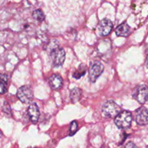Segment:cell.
Returning a JSON list of instances; mask_svg holds the SVG:
<instances>
[{
	"instance_id": "1",
	"label": "cell",
	"mask_w": 148,
	"mask_h": 148,
	"mask_svg": "<svg viewBox=\"0 0 148 148\" xmlns=\"http://www.w3.org/2000/svg\"><path fill=\"white\" fill-rule=\"evenodd\" d=\"M132 121V114L128 111H121L114 119L116 125L119 129H127Z\"/></svg>"
},
{
	"instance_id": "20",
	"label": "cell",
	"mask_w": 148,
	"mask_h": 148,
	"mask_svg": "<svg viewBox=\"0 0 148 148\" xmlns=\"http://www.w3.org/2000/svg\"><path fill=\"white\" fill-rule=\"evenodd\" d=\"M147 148H148V146H147Z\"/></svg>"
},
{
	"instance_id": "4",
	"label": "cell",
	"mask_w": 148,
	"mask_h": 148,
	"mask_svg": "<svg viewBox=\"0 0 148 148\" xmlns=\"http://www.w3.org/2000/svg\"><path fill=\"white\" fill-rule=\"evenodd\" d=\"M132 96L140 103L143 104L148 100V88L145 85H138L134 89Z\"/></svg>"
},
{
	"instance_id": "16",
	"label": "cell",
	"mask_w": 148,
	"mask_h": 148,
	"mask_svg": "<svg viewBox=\"0 0 148 148\" xmlns=\"http://www.w3.org/2000/svg\"><path fill=\"white\" fill-rule=\"evenodd\" d=\"M78 129L77 122L75 121H72L70 124V127H69V136H73L75 133L77 132Z\"/></svg>"
},
{
	"instance_id": "13",
	"label": "cell",
	"mask_w": 148,
	"mask_h": 148,
	"mask_svg": "<svg viewBox=\"0 0 148 148\" xmlns=\"http://www.w3.org/2000/svg\"><path fill=\"white\" fill-rule=\"evenodd\" d=\"M7 77L4 74L1 75V84H0V91L1 94H4L7 92Z\"/></svg>"
},
{
	"instance_id": "19",
	"label": "cell",
	"mask_w": 148,
	"mask_h": 148,
	"mask_svg": "<svg viewBox=\"0 0 148 148\" xmlns=\"http://www.w3.org/2000/svg\"><path fill=\"white\" fill-rule=\"evenodd\" d=\"M30 148H37V147H30Z\"/></svg>"
},
{
	"instance_id": "15",
	"label": "cell",
	"mask_w": 148,
	"mask_h": 148,
	"mask_svg": "<svg viewBox=\"0 0 148 148\" xmlns=\"http://www.w3.org/2000/svg\"><path fill=\"white\" fill-rule=\"evenodd\" d=\"M33 17L38 22H42L45 20V15L40 10H35L33 12Z\"/></svg>"
},
{
	"instance_id": "5",
	"label": "cell",
	"mask_w": 148,
	"mask_h": 148,
	"mask_svg": "<svg viewBox=\"0 0 148 148\" xmlns=\"http://www.w3.org/2000/svg\"><path fill=\"white\" fill-rule=\"evenodd\" d=\"M17 96L21 102L24 103H30L33 98V92L31 88L27 85L19 88L17 92Z\"/></svg>"
},
{
	"instance_id": "11",
	"label": "cell",
	"mask_w": 148,
	"mask_h": 148,
	"mask_svg": "<svg viewBox=\"0 0 148 148\" xmlns=\"http://www.w3.org/2000/svg\"><path fill=\"white\" fill-rule=\"evenodd\" d=\"M130 32H131L130 26L126 22L119 25L116 29V33L117 36L121 37H127L130 34Z\"/></svg>"
},
{
	"instance_id": "3",
	"label": "cell",
	"mask_w": 148,
	"mask_h": 148,
	"mask_svg": "<svg viewBox=\"0 0 148 148\" xmlns=\"http://www.w3.org/2000/svg\"><path fill=\"white\" fill-rule=\"evenodd\" d=\"M66 53L62 48H56L51 51L50 55L51 61L53 66H60L64 64Z\"/></svg>"
},
{
	"instance_id": "8",
	"label": "cell",
	"mask_w": 148,
	"mask_h": 148,
	"mask_svg": "<svg viewBox=\"0 0 148 148\" xmlns=\"http://www.w3.org/2000/svg\"><path fill=\"white\" fill-rule=\"evenodd\" d=\"M113 29V23L108 19H103L99 23L98 25V31L102 36L109 35Z\"/></svg>"
},
{
	"instance_id": "10",
	"label": "cell",
	"mask_w": 148,
	"mask_h": 148,
	"mask_svg": "<svg viewBox=\"0 0 148 148\" xmlns=\"http://www.w3.org/2000/svg\"><path fill=\"white\" fill-rule=\"evenodd\" d=\"M49 85L51 88L54 90H58L61 89L63 86V79L62 77L58 74H54L52 75L49 77Z\"/></svg>"
},
{
	"instance_id": "7",
	"label": "cell",
	"mask_w": 148,
	"mask_h": 148,
	"mask_svg": "<svg viewBox=\"0 0 148 148\" xmlns=\"http://www.w3.org/2000/svg\"><path fill=\"white\" fill-rule=\"evenodd\" d=\"M135 121L140 126L148 124V110L145 107H141L135 111Z\"/></svg>"
},
{
	"instance_id": "12",
	"label": "cell",
	"mask_w": 148,
	"mask_h": 148,
	"mask_svg": "<svg viewBox=\"0 0 148 148\" xmlns=\"http://www.w3.org/2000/svg\"><path fill=\"white\" fill-rule=\"evenodd\" d=\"M82 95V90L79 88H75L72 89L70 92V98L71 101L75 103L79 101Z\"/></svg>"
},
{
	"instance_id": "9",
	"label": "cell",
	"mask_w": 148,
	"mask_h": 148,
	"mask_svg": "<svg viewBox=\"0 0 148 148\" xmlns=\"http://www.w3.org/2000/svg\"><path fill=\"white\" fill-rule=\"evenodd\" d=\"M27 114H28L29 118L32 122L34 124L37 123V121H38L39 116H40V111H39L37 104L35 103L30 104L29 107L27 108Z\"/></svg>"
},
{
	"instance_id": "17",
	"label": "cell",
	"mask_w": 148,
	"mask_h": 148,
	"mask_svg": "<svg viewBox=\"0 0 148 148\" xmlns=\"http://www.w3.org/2000/svg\"><path fill=\"white\" fill-rule=\"evenodd\" d=\"M125 148H138V147H137V145H136L134 143H133L132 142H130V143H127Z\"/></svg>"
},
{
	"instance_id": "2",
	"label": "cell",
	"mask_w": 148,
	"mask_h": 148,
	"mask_svg": "<svg viewBox=\"0 0 148 148\" xmlns=\"http://www.w3.org/2000/svg\"><path fill=\"white\" fill-rule=\"evenodd\" d=\"M102 112L107 118H113L121 112V108L114 101H108L103 106Z\"/></svg>"
},
{
	"instance_id": "18",
	"label": "cell",
	"mask_w": 148,
	"mask_h": 148,
	"mask_svg": "<svg viewBox=\"0 0 148 148\" xmlns=\"http://www.w3.org/2000/svg\"><path fill=\"white\" fill-rule=\"evenodd\" d=\"M146 66L148 68V56H147V59H146Z\"/></svg>"
},
{
	"instance_id": "14",
	"label": "cell",
	"mask_w": 148,
	"mask_h": 148,
	"mask_svg": "<svg viewBox=\"0 0 148 148\" xmlns=\"http://www.w3.org/2000/svg\"><path fill=\"white\" fill-rule=\"evenodd\" d=\"M85 68L86 67H85V66L84 64L79 65L77 70L74 73L73 75L74 77L76 78V79H79L81 77L83 76V75L85 74V72H86V69H85Z\"/></svg>"
},
{
	"instance_id": "6",
	"label": "cell",
	"mask_w": 148,
	"mask_h": 148,
	"mask_svg": "<svg viewBox=\"0 0 148 148\" xmlns=\"http://www.w3.org/2000/svg\"><path fill=\"white\" fill-rule=\"evenodd\" d=\"M104 70V66L101 62H95L91 63L89 67V79L94 82L99 77Z\"/></svg>"
}]
</instances>
